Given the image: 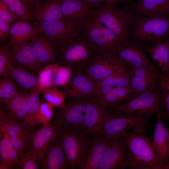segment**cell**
Listing matches in <instances>:
<instances>
[{"label":"cell","mask_w":169,"mask_h":169,"mask_svg":"<svg viewBox=\"0 0 169 169\" xmlns=\"http://www.w3.org/2000/svg\"><path fill=\"white\" fill-rule=\"evenodd\" d=\"M133 13L129 4L121 8L114 5L103 3L94 8L90 17L109 29L124 42L131 39V23Z\"/></svg>","instance_id":"1"},{"label":"cell","mask_w":169,"mask_h":169,"mask_svg":"<svg viewBox=\"0 0 169 169\" xmlns=\"http://www.w3.org/2000/svg\"><path fill=\"white\" fill-rule=\"evenodd\" d=\"M81 32L55 50V63L68 66L72 71L84 72L98 54L84 38Z\"/></svg>","instance_id":"2"},{"label":"cell","mask_w":169,"mask_h":169,"mask_svg":"<svg viewBox=\"0 0 169 169\" xmlns=\"http://www.w3.org/2000/svg\"><path fill=\"white\" fill-rule=\"evenodd\" d=\"M101 109L104 136L108 139L114 140L131 129L145 134L148 130L153 126L151 122L153 114L129 116L109 108Z\"/></svg>","instance_id":"3"},{"label":"cell","mask_w":169,"mask_h":169,"mask_svg":"<svg viewBox=\"0 0 169 169\" xmlns=\"http://www.w3.org/2000/svg\"><path fill=\"white\" fill-rule=\"evenodd\" d=\"M121 136L125 140L129 151L128 168L158 169L162 164L156 153L151 137L133 130L126 132Z\"/></svg>","instance_id":"4"},{"label":"cell","mask_w":169,"mask_h":169,"mask_svg":"<svg viewBox=\"0 0 169 169\" xmlns=\"http://www.w3.org/2000/svg\"><path fill=\"white\" fill-rule=\"evenodd\" d=\"M131 38L149 47L164 40L169 36V16L141 17L133 13Z\"/></svg>","instance_id":"5"},{"label":"cell","mask_w":169,"mask_h":169,"mask_svg":"<svg viewBox=\"0 0 169 169\" xmlns=\"http://www.w3.org/2000/svg\"><path fill=\"white\" fill-rule=\"evenodd\" d=\"M108 108L129 116L160 114L162 118L165 105L159 84L153 89L133 94L127 103Z\"/></svg>","instance_id":"6"},{"label":"cell","mask_w":169,"mask_h":169,"mask_svg":"<svg viewBox=\"0 0 169 169\" xmlns=\"http://www.w3.org/2000/svg\"><path fill=\"white\" fill-rule=\"evenodd\" d=\"M58 136L69 168H77L86 156L93 137L83 130H76L63 125L59 129Z\"/></svg>","instance_id":"7"},{"label":"cell","mask_w":169,"mask_h":169,"mask_svg":"<svg viewBox=\"0 0 169 169\" xmlns=\"http://www.w3.org/2000/svg\"><path fill=\"white\" fill-rule=\"evenodd\" d=\"M81 33L98 54L105 52L114 54L116 49L124 42L90 18L84 23Z\"/></svg>","instance_id":"8"},{"label":"cell","mask_w":169,"mask_h":169,"mask_svg":"<svg viewBox=\"0 0 169 169\" xmlns=\"http://www.w3.org/2000/svg\"><path fill=\"white\" fill-rule=\"evenodd\" d=\"M34 23L53 44L55 50L60 45L79 34L84 23L65 19Z\"/></svg>","instance_id":"9"},{"label":"cell","mask_w":169,"mask_h":169,"mask_svg":"<svg viewBox=\"0 0 169 169\" xmlns=\"http://www.w3.org/2000/svg\"><path fill=\"white\" fill-rule=\"evenodd\" d=\"M126 67H128L116 54L108 52L102 53L96 55L84 72L96 82Z\"/></svg>","instance_id":"10"},{"label":"cell","mask_w":169,"mask_h":169,"mask_svg":"<svg viewBox=\"0 0 169 169\" xmlns=\"http://www.w3.org/2000/svg\"><path fill=\"white\" fill-rule=\"evenodd\" d=\"M90 97L74 98L63 108H57L54 119L62 125L76 130H83L85 112Z\"/></svg>","instance_id":"11"},{"label":"cell","mask_w":169,"mask_h":169,"mask_svg":"<svg viewBox=\"0 0 169 169\" xmlns=\"http://www.w3.org/2000/svg\"><path fill=\"white\" fill-rule=\"evenodd\" d=\"M144 46L132 40L124 42L115 50L114 54L121 58L130 69L145 67L158 70L156 65L147 56Z\"/></svg>","instance_id":"12"},{"label":"cell","mask_w":169,"mask_h":169,"mask_svg":"<svg viewBox=\"0 0 169 169\" xmlns=\"http://www.w3.org/2000/svg\"><path fill=\"white\" fill-rule=\"evenodd\" d=\"M61 124L54 119L48 125L42 126L31 132L29 149L37 160L42 157L58 135Z\"/></svg>","instance_id":"13"},{"label":"cell","mask_w":169,"mask_h":169,"mask_svg":"<svg viewBox=\"0 0 169 169\" xmlns=\"http://www.w3.org/2000/svg\"><path fill=\"white\" fill-rule=\"evenodd\" d=\"M130 162L129 150L122 136L114 140L108 149L98 169H124L128 168Z\"/></svg>","instance_id":"14"},{"label":"cell","mask_w":169,"mask_h":169,"mask_svg":"<svg viewBox=\"0 0 169 169\" xmlns=\"http://www.w3.org/2000/svg\"><path fill=\"white\" fill-rule=\"evenodd\" d=\"M10 57L13 66L25 69L38 73L43 66L38 62L30 42L8 45Z\"/></svg>","instance_id":"15"},{"label":"cell","mask_w":169,"mask_h":169,"mask_svg":"<svg viewBox=\"0 0 169 169\" xmlns=\"http://www.w3.org/2000/svg\"><path fill=\"white\" fill-rule=\"evenodd\" d=\"M71 78L66 86V97L69 101L79 97L95 95L99 87L84 72L72 71Z\"/></svg>","instance_id":"16"},{"label":"cell","mask_w":169,"mask_h":169,"mask_svg":"<svg viewBox=\"0 0 169 169\" xmlns=\"http://www.w3.org/2000/svg\"><path fill=\"white\" fill-rule=\"evenodd\" d=\"M83 130L93 137H105L103 115L96 95L91 96L87 103Z\"/></svg>","instance_id":"17"},{"label":"cell","mask_w":169,"mask_h":169,"mask_svg":"<svg viewBox=\"0 0 169 169\" xmlns=\"http://www.w3.org/2000/svg\"><path fill=\"white\" fill-rule=\"evenodd\" d=\"M160 72L148 68L140 67L130 69L129 88L134 94L153 89L160 84Z\"/></svg>","instance_id":"18"},{"label":"cell","mask_w":169,"mask_h":169,"mask_svg":"<svg viewBox=\"0 0 169 169\" xmlns=\"http://www.w3.org/2000/svg\"><path fill=\"white\" fill-rule=\"evenodd\" d=\"M114 141L104 137H93L86 156L77 169H98Z\"/></svg>","instance_id":"19"},{"label":"cell","mask_w":169,"mask_h":169,"mask_svg":"<svg viewBox=\"0 0 169 169\" xmlns=\"http://www.w3.org/2000/svg\"><path fill=\"white\" fill-rule=\"evenodd\" d=\"M37 161L42 169H70L58 136L43 155Z\"/></svg>","instance_id":"20"},{"label":"cell","mask_w":169,"mask_h":169,"mask_svg":"<svg viewBox=\"0 0 169 169\" xmlns=\"http://www.w3.org/2000/svg\"><path fill=\"white\" fill-rule=\"evenodd\" d=\"M94 8L81 0H62L61 4L64 19L81 23L91 17Z\"/></svg>","instance_id":"21"},{"label":"cell","mask_w":169,"mask_h":169,"mask_svg":"<svg viewBox=\"0 0 169 169\" xmlns=\"http://www.w3.org/2000/svg\"><path fill=\"white\" fill-rule=\"evenodd\" d=\"M39 26L34 23L19 20L12 24L8 45L29 42L42 34Z\"/></svg>","instance_id":"22"},{"label":"cell","mask_w":169,"mask_h":169,"mask_svg":"<svg viewBox=\"0 0 169 169\" xmlns=\"http://www.w3.org/2000/svg\"><path fill=\"white\" fill-rule=\"evenodd\" d=\"M156 122L154 128L152 144L156 153L162 163H169L168 131L163 123L160 114H156Z\"/></svg>","instance_id":"23"},{"label":"cell","mask_w":169,"mask_h":169,"mask_svg":"<svg viewBox=\"0 0 169 169\" xmlns=\"http://www.w3.org/2000/svg\"><path fill=\"white\" fill-rule=\"evenodd\" d=\"M131 7L134 14L140 16H169V0H138Z\"/></svg>","instance_id":"24"},{"label":"cell","mask_w":169,"mask_h":169,"mask_svg":"<svg viewBox=\"0 0 169 169\" xmlns=\"http://www.w3.org/2000/svg\"><path fill=\"white\" fill-rule=\"evenodd\" d=\"M19 169L18 154L6 131L0 128V169Z\"/></svg>","instance_id":"25"},{"label":"cell","mask_w":169,"mask_h":169,"mask_svg":"<svg viewBox=\"0 0 169 169\" xmlns=\"http://www.w3.org/2000/svg\"><path fill=\"white\" fill-rule=\"evenodd\" d=\"M30 42L36 58L43 67L55 63L54 46L44 35L41 34Z\"/></svg>","instance_id":"26"},{"label":"cell","mask_w":169,"mask_h":169,"mask_svg":"<svg viewBox=\"0 0 169 169\" xmlns=\"http://www.w3.org/2000/svg\"><path fill=\"white\" fill-rule=\"evenodd\" d=\"M62 0H50L42 3L32 14L34 21L41 23L64 19L61 10Z\"/></svg>","instance_id":"27"},{"label":"cell","mask_w":169,"mask_h":169,"mask_svg":"<svg viewBox=\"0 0 169 169\" xmlns=\"http://www.w3.org/2000/svg\"><path fill=\"white\" fill-rule=\"evenodd\" d=\"M168 36L164 40L145 50L150 55L156 65L159 67L161 73H169V39Z\"/></svg>","instance_id":"28"},{"label":"cell","mask_w":169,"mask_h":169,"mask_svg":"<svg viewBox=\"0 0 169 169\" xmlns=\"http://www.w3.org/2000/svg\"><path fill=\"white\" fill-rule=\"evenodd\" d=\"M29 94L19 92L12 99L2 103L5 110L20 122L24 120L27 112Z\"/></svg>","instance_id":"29"},{"label":"cell","mask_w":169,"mask_h":169,"mask_svg":"<svg viewBox=\"0 0 169 169\" xmlns=\"http://www.w3.org/2000/svg\"><path fill=\"white\" fill-rule=\"evenodd\" d=\"M28 98L26 117L22 122L26 130L31 132L38 126L36 118L39 107L40 91L36 86L31 91Z\"/></svg>","instance_id":"30"},{"label":"cell","mask_w":169,"mask_h":169,"mask_svg":"<svg viewBox=\"0 0 169 169\" xmlns=\"http://www.w3.org/2000/svg\"><path fill=\"white\" fill-rule=\"evenodd\" d=\"M8 75L18 87L30 92L37 86V78L33 72L21 67L13 66Z\"/></svg>","instance_id":"31"},{"label":"cell","mask_w":169,"mask_h":169,"mask_svg":"<svg viewBox=\"0 0 169 169\" xmlns=\"http://www.w3.org/2000/svg\"><path fill=\"white\" fill-rule=\"evenodd\" d=\"M0 128L5 130L10 137L29 132L20 122L9 115L0 106Z\"/></svg>","instance_id":"32"},{"label":"cell","mask_w":169,"mask_h":169,"mask_svg":"<svg viewBox=\"0 0 169 169\" xmlns=\"http://www.w3.org/2000/svg\"><path fill=\"white\" fill-rule=\"evenodd\" d=\"M130 69L128 67H125L108 75L95 83L98 87L107 86L112 87H122L129 88Z\"/></svg>","instance_id":"33"},{"label":"cell","mask_w":169,"mask_h":169,"mask_svg":"<svg viewBox=\"0 0 169 169\" xmlns=\"http://www.w3.org/2000/svg\"><path fill=\"white\" fill-rule=\"evenodd\" d=\"M18 86L9 76L0 79V101L3 103L13 98L20 92Z\"/></svg>","instance_id":"34"},{"label":"cell","mask_w":169,"mask_h":169,"mask_svg":"<svg viewBox=\"0 0 169 169\" xmlns=\"http://www.w3.org/2000/svg\"><path fill=\"white\" fill-rule=\"evenodd\" d=\"M56 63L43 67L38 73L37 87L40 91L53 87V78L56 69L59 66Z\"/></svg>","instance_id":"35"},{"label":"cell","mask_w":169,"mask_h":169,"mask_svg":"<svg viewBox=\"0 0 169 169\" xmlns=\"http://www.w3.org/2000/svg\"><path fill=\"white\" fill-rule=\"evenodd\" d=\"M40 94L53 108H63L66 105L65 100L67 93L65 91H61L52 87L41 91Z\"/></svg>","instance_id":"36"},{"label":"cell","mask_w":169,"mask_h":169,"mask_svg":"<svg viewBox=\"0 0 169 169\" xmlns=\"http://www.w3.org/2000/svg\"><path fill=\"white\" fill-rule=\"evenodd\" d=\"M13 12L20 20L32 23L34 20L32 14L20 0H0Z\"/></svg>","instance_id":"37"},{"label":"cell","mask_w":169,"mask_h":169,"mask_svg":"<svg viewBox=\"0 0 169 169\" xmlns=\"http://www.w3.org/2000/svg\"><path fill=\"white\" fill-rule=\"evenodd\" d=\"M72 72L69 67L59 65L55 70L53 76V87H66L69 82Z\"/></svg>","instance_id":"38"},{"label":"cell","mask_w":169,"mask_h":169,"mask_svg":"<svg viewBox=\"0 0 169 169\" xmlns=\"http://www.w3.org/2000/svg\"><path fill=\"white\" fill-rule=\"evenodd\" d=\"M53 107L47 102L40 101L39 107L36 118V122L38 126L42 125H48L54 115Z\"/></svg>","instance_id":"39"},{"label":"cell","mask_w":169,"mask_h":169,"mask_svg":"<svg viewBox=\"0 0 169 169\" xmlns=\"http://www.w3.org/2000/svg\"><path fill=\"white\" fill-rule=\"evenodd\" d=\"M13 65L10 57L8 45L2 44L0 47V77L8 76Z\"/></svg>","instance_id":"40"},{"label":"cell","mask_w":169,"mask_h":169,"mask_svg":"<svg viewBox=\"0 0 169 169\" xmlns=\"http://www.w3.org/2000/svg\"><path fill=\"white\" fill-rule=\"evenodd\" d=\"M158 79L164 97L166 110L162 118L169 120V73L162 74L160 72Z\"/></svg>","instance_id":"41"},{"label":"cell","mask_w":169,"mask_h":169,"mask_svg":"<svg viewBox=\"0 0 169 169\" xmlns=\"http://www.w3.org/2000/svg\"><path fill=\"white\" fill-rule=\"evenodd\" d=\"M19 167L20 169L39 168L37 160L31 153L29 148L19 156Z\"/></svg>","instance_id":"42"},{"label":"cell","mask_w":169,"mask_h":169,"mask_svg":"<svg viewBox=\"0 0 169 169\" xmlns=\"http://www.w3.org/2000/svg\"><path fill=\"white\" fill-rule=\"evenodd\" d=\"M31 132L10 137L11 144L17 152L18 156L29 149V139Z\"/></svg>","instance_id":"43"},{"label":"cell","mask_w":169,"mask_h":169,"mask_svg":"<svg viewBox=\"0 0 169 169\" xmlns=\"http://www.w3.org/2000/svg\"><path fill=\"white\" fill-rule=\"evenodd\" d=\"M113 88L111 92L107 94L101 96L96 95L101 109L115 106L122 102L113 91Z\"/></svg>","instance_id":"44"},{"label":"cell","mask_w":169,"mask_h":169,"mask_svg":"<svg viewBox=\"0 0 169 169\" xmlns=\"http://www.w3.org/2000/svg\"><path fill=\"white\" fill-rule=\"evenodd\" d=\"M19 20L18 16L0 0V21L10 24Z\"/></svg>","instance_id":"45"},{"label":"cell","mask_w":169,"mask_h":169,"mask_svg":"<svg viewBox=\"0 0 169 169\" xmlns=\"http://www.w3.org/2000/svg\"><path fill=\"white\" fill-rule=\"evenodd\" d=\"M10 24L0 21V41L2 44L5 43L10 36Z\"/></svg>","instance_id":"46"},{"label":"cell","mask_w":169,"mask_h":169,"mask_svg":"<svg viewBox=\"0 0 169 169\" xmlns=\"http://www.w3.org/2000/svg\"><path fill=\"white\" fill-rule=\"evenodd\" d=\"M32 14L42 4V0H20Z\"/></svg>","instance_id":"47"},{"label":"cell","mask_w":169,"mask_h":169,"mask_svg":"<svg viewBox=\"0 0 169 169\" xmlns=\"http://www.w3.org/2000/svg\"><path fill=\"white\" fill-rule=\"evenodd\" d=\"M90 7L96 8L103 4L102 0H81Z\"/></svg>","instance_id":"48"},{"label":"cell","mask_w":169,"mask_h":169,"mask_svg":"<svg viewBox=\"0 0 169 169\" xmlns=\"http://www.w3.org/2000/svg\"><path fill=\"white\" fill-rule=\"evenodd\" d=\"M131 2V0H102V3L103 4L114 5L115 3L119 2H121L125 4H129Z\"/></svg>","instance_id":"49"},{"label":"cell","mask_w":169,"mask_h":169,"mask_svg":"<svg viewBox=\"0 0 169 169\" xmlns=\"http://www.w3.org/2000/svg\"><path fill=\"white\" fill-rule=\"evenodd\" d=\"M158 169H169V163L161 164L159 166Z\"/></svg>","instance_id":"50"},{"label":"cell","mask_w":169,"mask_h":169,"mask_svg":"<svg viewBox=\"0 0 169 169\" xmlns=\"http://www.w3.org/2000/svg\"><path fill=\"white\" fill-rule=\"evenodd\" d=\"M168 143L169 147V130L168 131Z\"/></svg>","instance_id":"51"},{"label":"cell","mask_w":169,"mask_h":169,"mask_svg":"<svg viewBox=\"0 0 169 169\" xmlns=\"http://www.w3.org/2000/svg\"><path fill=\"white\" fill-rule=\"evenodd\" d=\"M45 0V2H47L49 0Z\"/></svg>","instance_id":"52"},{"label":"cell","mask_w":169,"mask_h":169,"mask_svg":"<svg viewBox=\"0 0 169 169\" xmlns=\"http://www.w3.org/2000/svg\"><path fill=\"white\" fill-rule=\"evenodd\" d=\"M168 38H169V36H168Z\"/></svg>","instance_id":"53"}]
</instances>
